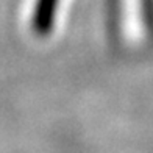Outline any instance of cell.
<instances>
[{
  "instance_id": "cell-1",
  "label": "cell",
  "mask_w": 153,
  "mask_h": 153,
  "mask_svg": "<svg viewBox=\"0 0 153 153\" xmlns=\"http://www.w3.org/2000/svg\"><path fill=\"white\" fill-rule=\"evenodd\" d=\"M59 0H38L33 13V25L36 31L45 33L53 24V17L56 13Z\"/></svg>"
}]
</instances>
